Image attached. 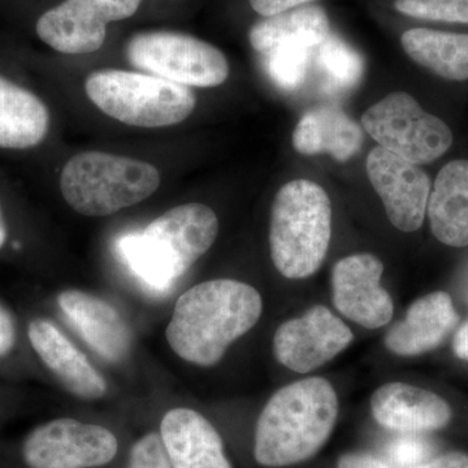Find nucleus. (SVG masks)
I'll return each instance as SVG.
<instances>
[{
	"label": "nucleus",
	"instance_id": "nucleus-1",
	"mask_svg": "<svg viewBox=\"0 0 468 468\" xmlns=\"http://www.w3.org/2000/svg\"><path fill=\"white\" fill-rule=\"evenodd\" d=\"M263 300L254 286L232 279L194 285L176 302L165 337L176 356L212 367L234 341L260 322Z\"/></svg>",
	"mask_w": 468,
	"mask_h": 468
},
{
	"label": "nucleus",
	"instance_id": "nucleus-2",
	"mask_svg": "<svg viewBox=\"0 0 468 468\" xmlns=\"http://www.w3.org/2000/svg\"><path fill=\"white\" fill-rule=\"evenodd\" d=\"M338 409L337 393L324 378H302L280 388L258 419L255 461L271 468L309 461L334 432Z\"/></svg>",
	"mask_w": 468,
	"mask_h": 468
},
{
	"label": "nucleus",
	"instance_id": "nucleus-3",
	"mask_svg": "<svg viewBox=\"0 0 468 468\" xmlns=\"http://www.w3.org/2000/svg\"><path fill=\"white\" fill-rule=\"evenodd\" d=\"M218 218L208 206L187 203L169 209L141 232L125 234L119 251L147 289L168 292L217 241Z\"/></svg>",
	"mask_w": 468,
	"mask_h": 468
},
{
	"label": "nucleus",
	"instance_id": "nucleus-4",
	"mask_svg": "<svg viewBox=\"0 0 468 468\" xmlns=\"http://www.w3.org/2000/svg\"><path fill=\"white\" fill-rule=\"evenodd\" d=\"M332 237V205L320 185L304 178L280 187L270 221L271 258L286 279L318 272Z\"/></svg>",
	"mask_w": 468,
	"mask_h": 468
},
{
	"label": "nucleus",
	"instance_id": "nucleus-5",
	"mask_svg": "<svg viewBox=\"0 0 468 468\" xmlns=\"http://www.w3.org/2000/svg\"><path fill=\"white\" fill-rule=\"evenodd\" d=\"M159 185V171L150 163L100 151L73 156L60 175V190L68 205L90 218L110 217L138 205Z\"/></svg>",
	"mask_w": 468,
	"mask_h": 468
},
{
	"label": "nucleus",
	"instance_id": "nucleus-6",
	"mask_svg": "<svg viewBox=\"0 0 468 468\" xmlns=\"http://www.w3.org/2000/svg\"><path fill=\"white\" fill-rule=\"evenodd\" d=\"M85 90L101 112L141 128L178 124L192 115L197 106L189 86L129 70L92 72L86 79Z\"/></svg>",
	"mask_w": 468,
	"mask_h": 468
},
{
	"label": "nucleus",
	"instance_id": "nucleus-7",
	"mask_svg": "<svg viewBox=\"0 0 468 468\" xmlns=\"http://www.w3.org/2000/svg\"><path fill=\"white\" fill-rule=\"evenodd\" d=\"M132 66L168 81L197 88H215L229 77L226 55L211 43L189 34L144 32L126 45Z\"/></svg>",
	"mask_w": 468,
	"mask_h": 468
},
{
	"label": "nucleus",
	"instance_id": "nucleus-8",
	"mask_svg": "<svg viewBox=\"0 0 468 468\" xmlns=\"http://www.w3.org/2000/svg\"><path fill=\"white\" fill-rule=\"evenodd\" d=\"M362 126L381 147L412 165H427L452 144L451 128L426 112L408 92L387 95L362 116Z\"/></svg>",
	"mask_w": 468,
	"mask_h": 468
},
{
	"label": "nucleus",
	"instance_id": "nucleus-9",
	"mask_svg": "<svg viewBox=\"0 0 468 468\" xmlns=\"http://www.w3.org/2000/svg\"><path fill=\"white\" fill-rule=\"evenodd\" d=\"M119 442L110 430L60 418L37 427L23 446L29 468H91L116 457Z\"/></svg>",
	"mask_w": 468,
	"mask_h": 468
},
{
	"label": "nucleus",
	"instance_id": "nucleus-10",
	"mask_svg": "<svg viewBox=\"0 0 468 468\" xmlns=\"http://www.w3.org/2000/svg\"><path fill=\"white\" fill-rule=\"evenodd\" d=\"M141 2L64 0L38 18L37 36L61 54H90L103 46L107 26L133 16Z\"/></svg>",
	"mask_w": 468,
	"mask_h": 468
},
{
	"label": "nucleus",
	"instance_id": "nucleus-11",
	"mask_svg": "<svg viewBox=\"0 0 468 468\" xmlns=\"http://www.w3.org/2000/svg\"><path fill=\"white\" fill-rule=\"evenodd\" d=\"M353 340L349 325L328 307L318 304L277 328L273 354L277 362L291 371L309 374L343 353Z\"/></svg>",
	"mask_w": 468,
	"mask_h": 468
},
{
	"label": "nucleus",
	"instance_id": "nucleus-12",
	"mask_svg": "<svg viewBox=\"0 0 468 468\" xmlns=\"http://www.w3.org/2000/svg\"><path fill=\"white\" fill-rule=\"evenodd\" d=\"M366 168L393 227L406 233L420 229L430 199V176L381 146L368 154Z\"/></svg>",
	"mask_w": 468,
	"mask_h": 468
},
{
	"label": "nucleus",
	"instance_id": "nucleus-13",
	"mask_svg": "<svg viewBox=\"0 0 468 468\" xmlns=\"http://www.w3.org/2000/svg\"><path fill=\"white\" fill-rule=\"evenodd\" d=\"M383 261L362 252L338 261L332 270V300L345 318L378 329L393 318L394 303L381 286Z\"/></svg>",
	"mask_w": 468,
	"mask_h": 468
},
{
	"label": "nucleus",
	"instance_id": "nucleus-14",
	"mask_svg": "<svg viewBox=\"0 0 468 468\" xmlns=\"http://www.w3.org/2000/svg\"><path fill=\"white\" fill-rule=\"evenodd\" d=\"M371 412L381 427L402 435L435 432L451 423V405L439 394L405 383L381 385L371 397Z\"/></svg>",
	"mask_w": 468,
	"mask_h": 468
},
{
	"label": "nucleus",
	"instance_id": "nucleus-15",
	"mask_svg": "<svg viewBox=\"0 0 468 468\" xmlns=\"http://www.w3.org/2000/svg\"><path fill=\"white\" fill-rule=\"evenodd\" d=\"M58 303L98 356L112 363L125 358L132 346L131 329L112 304L81 291L60 292Z\"/></svg>",
	"mask_w": 468,
	"mask_h": 468
},
{
	"label": "nucleus",
	"instance_id": "nucleus-16",
	"mask_svg": "<svg viewBox=\"0 0 468 468\" xmlns=\"http://www.w3.org/2000/svg\"><path fill=\"white\" fill-rule=\"evenodd\" d=\"M160 436L174 468H232L217 428L196 410H169Z\"/></svg>",
	"mask_w": 468,
	"mask_h": 468
},
{
	"label": "nucleus",
	"instance_id": "nucleus-17",
	"mask_svg": "<svg viewBox=\"0 0 468 468\" xmlns=\"http://www.w3.org/2000/svg\"><path fill=\"white\" fill-rule=\"evenodd\" d=\"M27 337L42 362L69 392L84 399H100L106 394L104 378L50 320H32Z\"/></svg>",
	"mask_w": 468,
	"mask_h": 468
},
{
	"label": "nucleus",
	"instance_id": "nucleus-18",
	"mask_svg": "<svg viewBox=\"0 0 468 468\" xmlns=\"http://www.w3.org/2000/svg\"><path fill=\"white\" fill-rule=\"evenodd\" d=\"M451 295L433 292L412 302L405 319L394 324L384 338L385 347L399 356H418L436 349L458 324Z\"/></svg>",
	"mask_w": 468,
	"mask_h": 468
},
{
	"label": "nucleus",
	"instance_id": "nucleus-19",
	"mask_svg": "<svg viewBox=\"0 0 468 468\" xmlns=\"http://www.w3.org/2000/svg\"><path fill=\"white\" fill-rule=\"evenodd\" d=\"M363 131L344 111L322 106L301 117L292 135L294 149L302 155L328 154L337 162H347L362 149Z\"/></svg>",
	"mask_w": 468,
	"mask_h": 468
},
{
	"label": "nucleus",
	"instance_id": "nucleus-20",
	"mask_svg": "<svg viewBox=\"0 0 468 468\" xmlns=\"http://www.w3.org/2000/svg\"><path fill=\"white\" fill-rule=\"evenodd\" d=\"M433 236L451 248L468 246V160H452L437 175L428 199Z\"/></svg>",
	"mask_w": 468,
	"mask_h": 468
},
{
	"label": "nucleus",
	"instance_id": "nucleus-21",
	"mask_svg": "<svg viewBox=\"0 0 468 468\" xmlns=\"http://www.w3.org/2000/svg\"><path fill=\"white\" fill-rule=\"evenodd\" d=\"M331 24L326 12L318 5H301L263 18L249 33L252 48L261 54L286 48H311L329 37Z\"/></svg>",
	"mask_w": 468,
	"mask_h": 468
},
{
	"label": "nucleus",
	"instance_id": "nucleus-22",
	"mask_svg": "<svg viewBox=\"0 0 468 468\" xmlns=\"http://www.w3.org/2000/svg\"><path fill=\"white\" fill-rule=\"evenodd\" d=\"M50 128L48 107L36 94L0 76V147L32 149Z\"/></svg>",
	"mask_w": 468,
	"mask_h": 468
},
{
	"label": "nucleus",
	"instance_id": "nucleus-23",
	"mask_svg": "<svg viewBox=\"0 0 468 468\" xmlns=\"http://www.w3.org/2000/svg\"><path fill=\"white\" fill-rule=\"evenodd\" d=\"M403 50L419 66L451 81L468 80V33L414 27L401 37Z\"/></svg>",
	"mask_w": 468,
	"mask_h": 468
},
{
	"label": "nucleus",
	"instance_id": "nucleus-24",
	"mask_svg": "<svg viewBox=\"0 0 468 468\" xmlns=\"http://www.w3.org/2000/svg\"><path fill=\"white\" fill-rule=\"evenodd\" d=\"M318 61L326 81L340 90L354 88L365 72V63L358 52L331 34L320 45Z\"/></svg>",
	"mask_w": 468,
	"mask_h": 468
},
{
	"label": "nucleus",
	"instance_id": "nucleus-25",
	"mask_svg": "<svg viewBox=\"0 0 468 468\" xmlns=\"http://www.w3.org/2000/svg\"><path fill=\"white\" fill-rule=\"evenodd\" d=\"M394 8L418 20L468 26V0H396Z\"/></svg>",
	"mask_w": 468,
	"mask_h": 468
},
{
	"label": "nucleus",
	"instance_id": "nucleus-26",
	"mask_svg": "<svg viewBox=\"0 0 468 468\" xmlns=\"http://www.w3.org/2000/svg\"><path fill=\"white\" fill-rule=\"evenodd\" d=\"M267 69L273 81L285 90H294L303 82L311 58L310 50L280 48L266 54Z\"/></svg>",
	"mask_w": 468,
	"mask_h": 468
},
{
	"label": "nucleus",
	"instance_id": "nucleus-27",
	"mask_svg": "<svg viewBox=\"0 0 468 468\" xmlns=\"http://www.w3.org/2000/svg\"><path fill=\"white\" fill-rule=\"evenodd\" d=\"M128 468H174L160 433H147L134 443Z\"/></svg>",
	"mask_w": 468,
	"mask_h": 468
},
{
	"label": "nucleus",
	"instance_id": "nucleus-28",
	"mask_svg": "<svg viewBox=\"0 0 468 468\" xmlns=\"http://www.w3.org/2000/svg\"><path fill=\"white\" fill-rule=\"evenodd\" d=\"M433 454L432 443L417 435H406L394 441L390 455L399 467L414 468L431 460Z\"/></svg>",
	"mask_w": 468,
	"mask_h": 468
},
{
	"label": "nucleus",
	"instance_id": "nucleus-29",
	"mask_svg": "<svg viewBox=\"0 0 468 468\" xmlns=\"http://www.w3.org/2000/svg\"><path fill=\"white\" fill-rule=\"evenodd\" d=\"M252 9L261 16L270 17L282 12L289 11V9L301 7L314 0H249Z\"/></svg>",
	"mask_w": 468,
	"mask_h": 468
},
{
	"label": "nucleus",
	"instance_id": "nucleus-30",
	"mask_svg": "<svg viewBox=\"0 0 468 468\" xmlns=\"http://www.w3.org/2000/svg\"><path fill=\"white\" fill-rule=\"evenodd\" d=\"M337 468H393L380 458L367 452H346L337 462Z\"/></svg>",
	"mask_w": 468,
	"mask_h": 468
},
{
	"label": "nucleus",
	"instance_id": "nucleus-31",
	"mask_svg": "<svg viewBox=\"0 0 468 468\" xmlns=\"http://www.w3.org/2000/svg\"><path fill=\"white\" fill-rule=\"evenodd\" d=\"M16 341V329L12 316L0 304V356H7L14 349Z\"/></svg>",
	"mask_w": 468,
	"mask_h": 468
},
{
	"label": "nucleus",
	"instance_id": "nucleus-32",
	"mask_svg": "<svg viewBox=\"0 0 468 468\" xmlns=\"http://www.w3.org/2000/svg\"><path fill=\"white\" fill-rule=\"evenodd\" d=\"M414 468H468V454L461 452H446Z\"/></svg>",
	"mask_w": 468,
	"mask_h": 468
},
{
	"label": "nucleus",
	"instance_id": "nucleus-33",
	"mask_svg": "<svg viewBox=\"0 0 468 468\" xmlns=\"http://www.w3.org/2000/svg\"><path fill=\"white\" fill-rule=\"evenodd\" d=\"M452 351L457 358L468 362V322L461 325L452 338Z\"/></svg>",
	"mask_w": 468,
	"mask_h": 468
},
{
	"label": "nucleus",
	"instance_id": "nucleus-34",
	"mask_svg": "<svg viewBox=\"0 0 468 468\" xmlns=\"http://www.w3.org/2000/svg\"><path fill=\"white\" fill-rule=\"evenodd\" d=\"M7 239V227H5V218H3L2 209H0V249L5 245Z\"/></svg>",
	"mask_w": 468,
	"mask_h": 468
}]
</instances>
